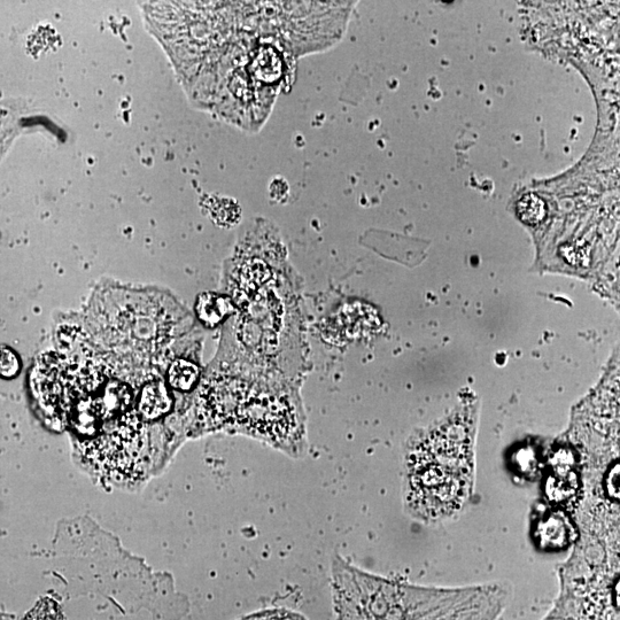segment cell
Instances as JSON below:
<instances>
[{"instance_id": "9c48e42d", "label": "cell", "mask_w": 620, "mask_h": 620, "mask_svg": "<svg viewBox=\"0 0 620 620\" xmlns=\"http://www.w3.org/2000/svg\"><path fill=\"white\" fill-rule=\"evenodd\" d=\"M20 370V361L9 347H3L2 350V375L4 378H13L18 375Z\"/></svg>"}, {"instance_id": "277c9868", "label": "cell", "mask_w": 620, "mask_h": 620, "mask_svg": "<svg viewBox=\"0 0 620 620\" xmlns=\"http://www.w3.org/2000/svg\"><path fill=\"white\" fill-rule=\"evenodd\" d=\"M71 422L74 431L84 438H99L106 423L102 406L97 397H81L72 406Z\"/></svg>"}, {"instance_id": "8992f818", "label": "cell", "mask_w": 620, "mask_h": 620, "mask_svg": "<svg viewBox=\"0 0 620 620\" xmlns=\"http://www.w3.org/2000/svg\"><path fill=\"white\" fill-rule=\"evenodd\" d=\"M232 312H234V306L231 301L216 294H204L198 300L197 314L208 327L219 324Z\"/></svg>"}, {"instance_id": "ba28073f", "label": "cell", "mask_w": 620, "mask_h": 620, "mask_svg": "<svg viewBox=\"0 0 620 620\" xmlns=\"http://www.w3.org/2000/svg\"><path fill=\"white\" fill-rule=\"evenodd\" d=\"M240 620H308V618L298 611L274 608L255 612V614Z\"/></svg>"}, {"instance_id": "3957f363", "label": "cell", "mask_w": 620, "mask_h": 620, "mask_svg": "<svg viewBox=\"0 0 620 620\" xmlns=\"http://www.w3.org/2000/svg\"><path fill=\"white\" fill-rule=\"evenodd\" d=\"M513 599V587L503 581L452 587L428 620H499Z\"/></svg>"}, {"instance_id": "30bf717a", "label": "cell", "mask_w": 620, "mask_h": 620, "mask_svg": "<svg viewBox=\"0 0 620 620\" xmlns=\"http://www.w3.org/2000/svg\"><path fill=\"white\" fill-rule=\"evenodd\" d=\"M542 620H570V619L557 615L553 611H549V614Z\"/></svg>"}, {"instance_id": "7a4b0ae2", "label": "cell", "mask_w": 620, "mask_h": 620, "mask_svg": "<svg viewBox=\"0 0 620 620\" xmlns=\"http://www.w3.org/2000/svg\"><path fill=\"white\" fill-rule=\"evenodd\" d=\"M331 587L335 620H426L448 589L372 575L339 555L332 560Z\"/></svg>"}, {"instance_id": "52a82bcc", "label": "cell", "mask_w": 620, "mask_h": 620, "mask_svg": "<svg viewBox=\"0 0 620 620\" xmlns=\"http://www.w3.org/2000/svg\"><path fill=\"white\" fill-rule=\"evenodd\" d=\"M199 374V368L195 363L178 359L168 370V383L177 391L189 392L196 386Z\"/></svg>"}, {"instance_id": "5b68a950", "label": "cell", "mask_w": 620, "mask_h": 620, "mask_svg": "<svg viewBox=\"0 0 620 620\" xmlns=\"http://www.w3.org/2000/svg\"><path fill=\"white\" fill-rule=\"evenodd\" d=\"M173 408V399L164 382H152L143 387L137 403L139 415L146 421H157Z\"/></svg>"}, {"instance_id": "6da1fadb", "label": "cell", "mask_w": 620, "mask_h": 620, "mask_svg": "<svg viewBox=\"0 0 620 620\" xmlns=\"http://www.w3.org/2000/svg\"><path fill=\"white\" fill-rule=\"evenodd\" d=\"M475 414L455 413L410 443L403 475L406 513L439 524L461 513L476 484Z\"/></svg>"}]
</instances>
